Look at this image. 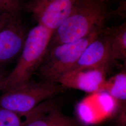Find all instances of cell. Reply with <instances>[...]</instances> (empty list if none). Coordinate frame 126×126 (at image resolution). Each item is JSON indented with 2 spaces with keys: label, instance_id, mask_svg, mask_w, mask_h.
<instances>
[{
  "label": "cell",
  "instance_id": "6da1fadb",
  "mask_svg": "<svg viewBox=\"0 0 126 126\" xmlns=\"http://www.w3.org/2000/svg\"><path fill=\"white\" fill-rule=\"evenodd\" d=\"M110 3L99 0H79L71 15L53 32L48 48L74 42L103 31L108 21L118 18Z\"/></svg>",
  "mask_w": 126,
  "mask_h": 126
},
{
  "label": "cell",
  "instance_id": "7a4b0ae2",
  "mask_svg": "<svg viewBox=\"0 0 126 126\" xmlns=\"http://www.w3.org/2000/svg\"><path fill=\"white\" fill-rule=\"evenodd\" d=\"M53 32L39 24L28 32L16 64L6 79L4 92L32 80L44 59Z\"/></svg>",
  "mask_w": 126,
  "mask_h": 126
},
{
  "label": "cell",
  "instance_id": "3957f363",
  "mask_svg": "<svg viewBox=\"0 0 126 126\" xmlns=\"http://www.w3.org/2000/svg\"><path fill=\"white\" fill-rule=\"evenodd\" d=\"M103 31L95 32L74 42L48 48L36 72L42 80L59 83L74 67L87 46Z\"/></svg>",
  "mask_w": 126,
  "mask_h": 126
},
{
  "label": "cell",
  "instance_id": "277c9868",
  "mask_svg": "<svg viewBox=\"0 0 126 126\" xmlns=\"http://www.w3.org/2000/svg\"><path fill=\"white\" fill-rule=\"evenodd\" d=\"M59 83L32 80L4 92L0 96V107L21 115H27L38 105L63 93Z\"/></svg>",
  "mask_w": 126,
  "mask_h": 126
},
{
  "label": "cell",
  "instance_id": "5b68a950",
  "mask_svg": "<svg viewBox=\"0 0 126 126\" xmlns=\"http://www.w3.org/2000/svg\"><path fill=\"white\" fill-rule=\"evenodd\" d=\"M79 0H27L23 10L37 23L54 32L72 13Z\"/></svg>",
  "mask_w": 126,
  "mask_h": 126
},
{
  "label": "cell",
  "instance_id": "8992f818",
  "mask_svg": "<svg viewBox=\"0 0 126 126\" xmlns=\"http://www.w3.org/2000/svg\"><path fill=\"white\" fill-rule=\"evenodd\" d=\"M21 16H14L0 31V67L21 53L27 36Z\"/></svg>",
  "mask_w": 126,
  "mask_h": 126
},
{
  "label": "cell",
  "instance_id": "52a82bcc",
  "mask_svg": "<svg viewBox=\"0 0 126 126\" xmlns=\"http://www.w3.org/2000/svg\"><path fill=\"white\" fill-rule=\"evenodd\" d=\"M108 67L72 70L59 80L65 89L80 90L88 94L103 91L107 80Z\"/></svg>",
  "mask_w": 126,
  "mask_h": 126
},
{
  "label": "cell",
  "instance_id": "ba28073f",
  "mask_svg": "<svg viewBox=\"0 0 126 126\" xmlns=\"http://www.w3.org/2000/svg\"><path fill=\"white\" fill-rule=\"evenodd\" d=\"M118 104L108 94L101 91L90 94L79 102L77 112L80 121L92 124L97 121V116H109L113 114Z\"/></svg>",
  "mask_w": 126,
  "mask_h": 126
},
{
  "label": "cell",
  "instance_id": "9c48e42d",
  "mask_svg": "<svg viewBox=\"0 0 126 126\" xmlns=\"http://www.w3.org/2000/svg\"><path fill=\"white\" fill-rule=\"evenodd\" d=\"M114 62L111 54L109 37L105 28L102 33L87 46L71 71L108 67Z\"/></svg>",
  "mask_w": 126,
  "mask_h": 126
},
{
  "label": "cell",
  "instance_id": "30bf717a",
  "mask_svg": "<svg viewBox=\"0 0 126 126\" xmlns=\"http://www.w3.org/2000/svg\"><path fill=\"white\" fill-rule=\"evenodd\" d=\"M25 126H81L79 122L61 111L53 98L38 107L36 114Z\"/></svg>",
  "mask_w": 126,
  "mask_h": 126
},
{
  "label": "cell",
  "instance_id": "8fae6325",
  "mask_svg": "<svg viewBox=\"0 0 126 126\" xmlns=\"http://www.w3.org/2000/svg\"><path fill=\"white\" fill-rule=\"evenodd\" d=\"M106 31L108 35L112 58L114 61H125L126 59V23L111 27Z\"/></svg>",
  "mask_w": 126,
  "mask_h": 126
},
{
  "label": "cell",
  "instance_id": "7c38bea8",
  "mask_svg": "<svg viewBox=\"0 0 126 126\" xmlns=\"http://www.w3.org/2000/svg\"><path fill=\"white\" fill-rule=\"evenodd\" d=\"M119 104H125L126 100V73H118L107 79L103 90Z\"/></svg>",
  "mask_w": 126,
  "mask_h": 126
},
{
  "label": "cell",
  "instance_id": "4fadbf2b",
  "mask_svg": "<svg viewBox=\"0 0 126 126\" xmlns=\"http://www.w3.org/2000/svg\"><path fill=\"white\" fill-rule=\"evenodd\" d=\"M27 115H21L0 107V126H25L33 117L32 113L29 117L23 120L22 118Z\"/></svg>",
  "mask_w": 126,
  "mask_h": 126
},
{
  "label": "cell",
  "instance_id": "5bb4252c",
  "mask_svg": "<svg viewBox=\"0 0 126 126\" xmlns=\"http://www.w3.org/2000/svg\"><path fill=\"white\" fill-rule=\"evenodd\" d=\"M24 2L23 0H0V12L13 16H21Z\"/></svg>",
  "mask_w": 126,
  "mask_h": 126
},
{
  "label": "cell",
  "instance_id": "9a60e30c",
  "mask_svg": "<svg viewBox=\"0 0 126 126\" xmlns=\"http://www.w3.org/2000/svg\"><path fill=\"white\" fill-rule=\"evenodd\" d=\"M13 16L9 14L0 12V31L8 23Z\"/></svg>",
  "mask_w": 126,
  "mask_h": 126
},
{
  "label": "cell",
  "instance_id": "2e32d148",
  "mask_svg": "<svg viewBox=\"0 0 126 126\" xmlns=\"http://www.w3.org/2000/svg\"><path fill=\"white\" fill-rule=\"evenodd\" d=\"M9 73L0 70V90L4 89L5 84Z\"/></svg>",
  "mask_w": 126,
  "mask_h": 126
},
{
  "label": "cell",
  "instance_id": "e0dca14e",
  "mask_svg": "<svg viewBox=\"0 0 126 126\" xmlns=\"http://www.w3.org/2000/svg\"><path fill=\"white\" fill-rule=\"evenodd\" d=\"M102 1H106V2H111L112 0H99Z\"/></svg>",
  "mask_w": 126,
  "mask_h": 126
},
{
  "label": "cell",
  "instance_id": "ac0fdd59",
  "mask_svg": "<svg viewBox=\"0 0 126 126\" xmlns=\"http://www.w3.org/2000/svg\"></svg>",
  "mask_w": 126,
  "mask_h": 126
}]
</instances>
